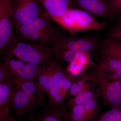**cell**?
I'll use <instances>...</instances> for the list:
<instances>
[{
  "label": "cell",
  "instance_id": "cell-29",
  "mask_svg": "<svg viewBox=\"0 0 121 121\" xmlns=\"http://www.w3.org/2000/svg\"><path fill=\"white\" fill-rule=\"evenodd\" d=\"M8 121H18L16 119H15L13 116H9V115L8 116Z\"/></svg>",
  "mask_w": 121,
  "mask_h": 121
},
{
  "label": "cell",
  "instance_id": "cell-25",
  "mask_svg": "<svg viewBox=\"0 0 121 121\" xmlns=\"http://www.w3.org/2000/svg\"><path fill=\"white\" fill-rule=\"evenodd\" d=\"M15 76L4 63H0V83L15 82Z\"/></svg>",
  "mask_w": 121,
  "mask_h": 121
},
{
  "label": "cell",
  "instance_id": "cell-23",
  "mask_svg": "<svg viewBox=\"0 0 121 121\" xmlns=\"http://www.w3.org/2000/svg\"><path fill=\"white\" fill-rule=\"evenodd\" d=\"M99 96V92L94 97L88 99L85 103L83 104L90 121H93L98 112L99 107L97 99Z\"/></svg>",
  "mask_w": 121,
  "mask_h": 121
},
{
  "label": "cell",
  "instance_id": "cell-28",
  "mask_svg": "<svg viewBox=\"0 0 121 121\" xmlns=\"http://www.w3.org/2000/svg\"><path fill=\"white\" fill-rule=\"evenodd\" d=\"M112 27L116 30L121 32V20L119 21L115 25Z\"/></svg>",
  "mask_w": 121,
  "mask_h": 121
},
{
  "label": "cell",
  "instance_id": "cell-14",
  "mask_svg": "<svg viewBox=\"0 0 121 121\" xmlns=\"http://www.w3.org/2000/svg\"><path fill=\"white\" fill-rule=\"evenodd\" d=\"M43 64L26 63L21 71L15 78L16 86L37 79L43 70Z\"/></svg>",
  "mask_w": 121,
  "mask_h": 121
},
{
  "label": "cell",
  "instance_id": "cell-15",
  "mask_svg": "<svg viewBox=\"0 0 121 121\" xmlns=\"http://www.w3.org/2000/svg\"><path fill=\"white\" fill-rule=\"evenodd\" d=\"M97 78L96 71V73L93 75L84 73L74 76L72 78V84L68 94L69 99L72 98L73 96L74 97L81 91L90 90V86L87 82Z\"/></svg>",
  "mask_w": 121,
  "mask_h": 121
},
{
  "label": "cell",
  "instance_id": "cell-3",
  "mask_svg": "<svg viewBox=\"0 0 121 121\" xmlns=\"http://www.w3.org/2000/svg\"><path fill=\"white\" fill-rule=\"evenodd\" d=\"M72 36L84 32L101 31L109 25V22L97 19L92 15L78 9L71 8L56 22Z\"/></svg>",
  "mask_w": 121,
  "mask_h": 121
},
{
  "label": "cell",
  "instance_id": "cell-8",
  "mask_svg": "<svg viewBox=\"0 0 121 121\" xmlns=\"http://www.w3.org/2000/svg\"><path fill=\"white\" fill-rule=\"evenodd\" d=\"M13 0H0V53L7 45L13 32Z\"/></svg>",
  "mask_w": 121,
  "mask_h": 121
},
{
  "label": "cell",
  "instance_id": "cell-17",
  "mask_svg": "<svg viewBox=\"0 0 121 121\" xmlns=\"http://www.w3.org/2000/svg\"><path fill=\"white\" fill-rule=\"evenodd\" d=\"M59 64L55 59L52 58L43 64V68L40 74L37 79L36 84L40 92L43 93V88Z\"/></svg>",
  "mask_w": 121,
  "mask_h": 121
},
{
  "label": "cell",
  "instance_id": "cell-26",
  "mask_svg": "<svg viewBox=\"0 0 121 121\" xmlns=\"http://www.w3.org/2000/svg\"><path fill=\"white\" fill-rule=\"evenodd\" d=\"M108 36L116 38L121 40V32L112 27L108 32Z\"/></svg>",
  "mask_w": 121,
  "mask_h": 121
},
{
  "label": "cell",
  "instance_id": "cell-24",
  "mask_svg": "<svg viewBox=\"0 0 121 121\" xmlns=\"http://www.w3.org/2000/svg\"><path fill=\"white\" fill-rule=\"evenodd\" d=\"M95 121H121V107L111 108L100 115Z\"/></svg>",
  "mask_w": 121,
  "mask_h": 121
},
{
  "label": "cell",
  "instance_id": "cell-22",
  "mask_svg": "<svg viewBox=\"0 0 121 121\" xmlns=\"http://www.w3.org/2000/svg\"><path fill=\"white\" fill-rule=\"evenodd\" d=\"M74 77L73 76L69 73L67 76L61 79L58 83L46 92L48 99V103L51 102L56 95L62 92L64 90V86L66 82Z\"/></svg>",
  "mask_w": 121,
  "mask_h": 121
},
{
  "label": "cell",
  "instance_id": "cell-21",
  "mask_svg": "<svg viewBox=\"0 0 121 121\" xmlns=\"http://www.w3.org/2000/svg\"><path fill=\"white\" fill-rule=\"evenodd\" d=\"M70 109V112L68 113L69 121H90L83 104L74 106Z\"/></svg>",
  "mask_w": 121,
  "mask_h": 121
},
{
  "label": "cell",
  "instance_id": "cell-18",
  "mask_svg": "<svg viewBox=\"0 0 121 121\" xmlns=\"http://www.w3.org/2000/svg\"><path fill=\"white\" fill-rule=\"evenodd\" d=\"M17 86L37 105L41 104L43 102L44 97L43 93L39 91L36 81L25 82Z\"/></svg>",
  "mask_w": 121,
  "mask_h": 121
},
{
  "label": "cell",
  "instance_id": "cell-27",
  "mask_svg": "<svg viewBox=\"0 0 121 121\" xmlns=\"http://www.w3.org/2000/svg\"><path fill=\"white\" fill-rule=\"evenodd\" d=\"M119 12L121 11V0H108Z\"/></svg>",
  "mask_w": 121,
  "mask_h": 121
},
{
  "label": "cell",
  "instance_id": "cell-9",
  "mask_svg": "<svg viewBox=\"0 0 121 121\" xmlns=\"http://www.w3.org/2000/svg\"><path fill=\"white\" fill-rule=\"evenodd\" d=\"M96 70L105 73L106 75L111 80H121V60L113 56L99 55L95 64Z\"/></svg>",
  "mask_w": 121,
  "mask_h": 121
},
{
  "label": "cell",
  "instance_id": "cell-13",
  "mask_svg": "<svg viewBox=\"0 0 121 121\" xmlns=\"http://www.w3.org/2000/svg\"><path fill=\"white\" fill-rule=\"evenodd\" d=\"M35 121H69L68 113L61 106L48 105L35 118Z\"/></svg>",
  "mask_w": 121,
  "mask_h": 121
},
{
  "label": "cell",
  "instance_id": "cell-30",
  "mask_svg": "<svg viewBox=\"0 0 121 121\" xmlns=\"http://www.w3.org/2000/svg\"><path fill=\"white\" fill-rule=\"evenodd\" d=\"M0 121H8V117H7L5 118H4V119Z\"/></svg>",
  "mask_w": 121,
  "mask_h": 121
},
{
  "label": "cell",
  "instance_id": "cell-12",
  "mask_svg": "<svg viewBox=\"0 0 121 121\" xmlns=\"http://www.w3.org/2000/svg\"><path fill=\"white\" fill-rule=\"evenodd\" d=\"M15 82L0 83V121L9 115V106Z\"/></svg>",
  "mask_w": 121,
  "mask_h": 121
},
{
  "label": "cell",
  "instance_id": "cell-20",
  "mask_svg": "<svg viewBox=\"0 0 121 121\" xmlns=\"http://www.w3.org/2000/svg\"><path fill=\"white\" fill-rule=\"evenodd\" d=\"M99 92V89L96 91L88 90L81 91L74 97L69 99L67 105L70 109L77 105H81L85 103L88 99L94 97Z\"/></svg>",
  "mask_w": 121,
  "mask_h": 121
},
{
  "label": "cell",
  "instance_id": "cell-10",
  "mask_svg": "<svg viewBox=\"0 0 121 121\" xmlns=\"http://www.w3.org/2000/svg\"><path fill=\"white\" fill-rule=\"evenodd\" d=\"M11 105L17 114L22 115L32 110L37 104L25 94L19 86H15L12 94Z\"/></svg>",
  "mask_w": 121,
  "mask_h": 121
},
{
  "label": "cell",
  "instance_id": "cell-4",
  "mask_svg": "<svg viewBox=\"0 0 121 121\" xmlns=\"http://www.w3.org/2000/svg\"><path fill=\"white\" fill-rule=\"evenodd\" d=\"M102 40L98 35L75 37L63 34L52 45L54 54L68 51L91 53L98 51Z\"/></svg>",
  "mask_w": 121,
  "mask_h": 121
},
{
  "label": "cell",
  "instance_id": "cell-6",
  "mask_svg": "<svg viewBox=\"0 0 121 121\" xmlns=\"http://www.w3.org/2000/svg\"><path fill=\"white\" fill-rule=\"evenodd\" d=\"M73 7L94 17L112 21L120 12L108 0H71Z\"/></svg>",
  "mask_w": 121,
  "mask_h": 121
},
{
  "label": "cell",
  "instance_id": "cell-11",
  "mask_svg": "<svg viewBox=\"0 0 121 121\" xmlns=\"http://www.w3.org/2000/svg\"><path fill=\"white\" fill-rule=\"evenodd\" d=\"M45 11L56 22L73 8L71 0H39Z\"/></svg>",
  "mask_w": 121,
  "mask_h": 121
},
{
  "label": "cell",
  "instance_id": "cell-2",
  "mask_svg": "<svg viewBox=\"0 0 121 121\" xmlns=\"http://www.w3.org/2000/svg\"><path fill=\"white\" fill-rule=\"evenodd\" d=\"M50 18L45 11L32 22L13 29L21 39L52 47L64 34L52 24Z\"/></svg>",
  "mask_w": 121,
  "mask_h": 121
},
{
  "label": "cell",
  "instance_id": "cell-19",
  "mask_svg": "<svg viewBox=\"0 0 121 121\" xmlns=\"http://www.w3.org/2000/svg\"><path fill=\"white\" fill-rule=\"evenodd\" d=\"M69 73L67 70L59 63L54 73L44 84L43 88V92L46 93Z\"/></svg>",
  "mask_w": 121,
  "mask_h": 121
},
{
  "label": "cell",
  "instance_id": "cell-5",
  "mask_svg": "<svg viewBox=\"0 0 121 121\" xmlns=\"http://www.w3.org/2000/svg\"><path fill=\"white\" fill-rule=\"evenodd\" d=\"M45 11L39 0H13V29L32 22Z\"/></svg>",
  "mask_w": 121,
  "mask_h": 121
},
{
  "label": "cell",
  "instance_id": "cell-16",
  "mask_svg": "<svg viewBox=\"0 0 121 121\" xmlns=\"http://www.w3.org/2000/svg\"><path fill=\"white\" fill-rule=\"evenodd\" d=\"M98 51L99 55L113 56L121 60V40L108 36L102 40Z\"/></svg>",
  "mask_w": 121,
  "mask_h": 121
},
{
  "label": "cell",
  "instance_id": "cell-1",
  "mask_svg": "<svg viewBox=\"0 0 121 121\" xmlns=\"http://www.w3.org/2000/svg\"><path fill=\"white\" fill-rule=\"evenodd\" d=\"M1 58H13L26 63L43 64L53 58L52 47L23 39L13 32L8 43L2 52Z\"/></svg>",
  "mask_w": 121,
  "mask_h": 121
},
{
  "label": "cell",
  "instance_id": "cell-7",
  "mask_svg": "<svg viewBox=\"0 0 121 121\" xmlns=\"http://www.w3.org/2000/svg\"><path fill=\"white\" fill-rule=\"evenodd\" d=\"M99 95L111 108L121 107V80H111L103 72L96 70Z\"/></svg>",
  "mask_w": 121,
  "mask_h": 121
}]
</instances>
